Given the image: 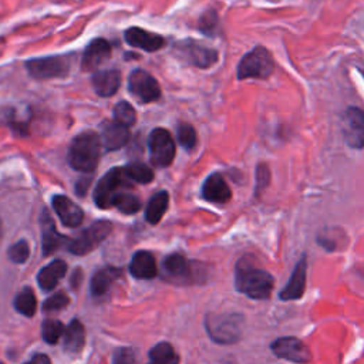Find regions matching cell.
Wrapping results in <instances>:
<instances>
[{
    "mask_svg": "<svg viewBox=\"0 0 364 364\" xmlns=\"http://www.w3.org/2000/svg\"><path fill=\"white\" fill-rule=\"evenodd\" d=\"M235 286L237 291L250 299L266 300L272 294L274 279L269 272L256 267L253 263L246 262L245 259H240L236 264Z\"/></svg>",
    "mask_w": 364,
    "mask_h": 364,
    "instance_id": "6da1fadb",
    "label": "cell"
},
{
    "mask_svg": "<svg viewBox=\"0 0 364 364\" xmlns=\"http://www.w3.org/2000/svg\"><path fill=\"white\" fill-rule=\"evenodd\" d=\"M101 155L100 135L94 131L78 134L68 146L67 159L73 169L84 173L95 171Z\"/></svg>",
    "mask_w": 364,
    "mask_h": 364,
    "instance_id": "7a4b0ae2",
    "label": "cell"
},
{
    "mask_svg": "<svg viewBox=\"0 0 364 364\" xmlns=\"http://www.w3.org/2000/svg\"><path fill=\"white\" fill-rule=\"evenodd\" d=\"M209 337L219 344H233L242 336L243 316L237 313H212L205 318Z\"/></svg>",
    "mask_w": 364,
    "mask_h": 364,
    "instance_id": "3957f363",
    "label": "cell"
},
{
    "mask_svg": "<svg viewBox=\"0 0 364 364\" xmlns=\"http://www.w3.org/2000/svg\"><path fill=\"white\" fill-rule=\"evenodd\" d=\"M274 63L263 46H256L253 50L246 53L237 64V80L259 78L264 80L272 75Z\"/></svg>",
    "mask_w": 364,
    "mask_h": 364,
    "instance_id": "277c9868",
    "label": "cell"
},
{
    "mask_svg": "<svg viewBox=\"0 0 364 364\" xmlns=\"http://www.w3.org/2000/svg\"><path fill=\"white\" fill-rule=\"evenodd\" d=\"M129 179L122 168H111L97 183L94 189V202L100 209L112 208L115 196L129 188Z\"/></svg>",
    "mask_w": 364,
    "mask_h": 364,
    "instance_id": "5b68a950",
    "label": "cell"
},
{
    "mask_svg": "<svg viewBox=\"0 0 364 364\" xmlns=\"http://www.w3.org/2000/svg\"><path fill=\"white\" fill-rule=\"evenodd\" d=\"M112 230V223L109 220H95L87 229H84L74 239H68L67 249L77 256L87 255L92 252L100 243H102Z\"/></svg>",
    "mask_w": 364,
    "mask_h": 364,
    "instance_id": "8992f818",
    "label": "cell"
},
{
    "mask_svg": "<svg viewBox=\"0 0 364 364\" xmlns=\"http://www.w3.org/2000/svg\"><path fill=\"white\" fill-rule=\"evenodd\" d=\"M26 67L30 75L38 80L61 78L70 73L71 55H50L33 58L26 63Z\"/></svg>",
    "mask_w": 364,
    "mask_h": 364,
    "instance_id": "52a82bcc",
    "label": "cell"
},
{
    "mask_svg": "<svg viewBox=\"0 0 364 364\" xmlns=\"http://www.w3.org/2000/svg\"><path fill=\"white\" fill-rule=\"evenodd\" d=\"M151 162L156 168H166L175 158V142L165 128H155L148 136Z\"/></svg>",
    "mask_w": 364,
    "mask_h": 364,
    "instance_id": "ba28073f",
    "label": "cell"
},
{
    "mask_svg": "<svg viewBox=\"0 0 364 364\" xmlns=\"http://www.w3.org/2000/svg\"><path fill=\"white\" fill-rule=\"evenodd\" d=\"M175 53L179 58L198 68H209L218 61V51L195 40L186 38L176 43Z\"/></svg>",
    "mask_w": 364,
    "mask_h": 364,
    "instance_id": "9c48e42d",
    "label": "cell"
},
{
    "mask_svg": "<svg viewBox=\"0 0 364 364\" xmlns=\"http://www.w3.org/2000/svg\"><path fill=\"white\" fill-rule=\"evenodd\" d=\"M128 90L141 102H154L161 97L158 81L145 70L135 68L128 77Z\"/></svg>",
    "mask_w": 364,
    "mask_h": 364,
    "instance_id": "30bf717a",
    "label": "cell"
},
{
    "mask_svg": "<svg viewBox=\"0 0 364 364\" xmlns=\"http://www.w3.org/2000/svg\"><path fill=\"white\" fill-rule=\"evenodd\" d=\"M161 272L164 279L172 283L186 284L193 282V266L185 256L179 253L168 255L162 260Z\"/></svg>",
    "mask_w": 364,
    "mask_h": 364,
    "instance_id": "8fae6325",
    "label": "cell"
},
{
    "mask_svg": "<svg viewBox=\"0 0 364 364\" xmlns=\"http://www.w3.org/2000/svg\"><path fill=\"white\" fill-rule=\"evenodd\" d=\"M272 353L283 360L293 363H307L311 360L309 347L296 337H280L270 344Z\"/></svg>",
    "mask_w": 364,
    "mask_h": 364,
    "instance_id": "7c38bea8",
    "label": "cell"
},
{
    "mask_svg": "<svg viewBox=\"0 0 364 364\" xmlns=\"http://www.w3.org/2000/svg\"><path fill=\"white\" fill-rule=\"evenodd\" d=\"M343 134L346 142L354 148L361 149L364 142V114L357 107H350L344 112Z\"/></svg>",
    "mask_w": 364,
    "mask_h": 364,
    "instance_id": "4fadbf2b",
    "label": "cell"
},
{
    "mask_svg": "<svg viewBox=\"0 0 364 364\" xmlns=\"http://www.w3.org/2000/svg\"><path fill=\"white\" fill-rule=\"evenodd\" d=\"M124 40L127 44L135 48H141L148 53L158 51L165 46V38L156 33L146 31L141 27H129L124 33Z\"/></svg>",
    "mask_w": 364,
    "mask_h": 364,
    "instance_id": "5bb4252c",
    "label": "cell"
},
{
    "mask_svg": "<svg viewBox=\"0 0 364 364\" xmlns=\"http://www.w3.org/2000/svg\"><path fill=\"white\" fill-rule=\"evenodd\" d=\"M111 57V44L105 38H94L84 50L81 58L82 71H94Z\"/></svg>",
    "mask_w": 364,
    "mask_h": 364,
    "instance_id": "9a60e30c",
    "label": "cell"
},
{
    "mask_svg": "<svg viewBox=\"0 0 364 364\" xmlns=\"http://www.w3.org/2000/svg\"><path fill=\"white\" fill-rule=\"evenodd\" d=\"M40 225H41V237H43V255L48 256L54 253L61 246H65L68 242V237L61 235L54 225L53 218L50 216L48 210L44 209L40 216Z\"/></svg>",
    "mask_w": 364,
    "mask_h": 364,
    "instance_id": "2e32d148",
    "label": "cell"
},
{
    "mask_svg": "<svg viewBox=\"0 0 364 364\" xmlns=\"http://www.w3.org/2000/svg\"><path fill=\"white\" fill-rule=\"evenodd\" d=\"M51 205L64 226L77 228L82 223L84 212L70 198H67L64 195H55L51 199Z\"/></svg>",
    "mask_w": 364,
    "mask_h": 364,
    "instance_id": "e0dca14e",
    "label": "cell"
},
{
    "mask_svg": "<svg viewBox=\"0 0 364 364\" xmlns=\"http://www.w3.org/2000/svg\"><path fill=\"white\" fill-rule=\"evenodd\" d=\"M129 139L128 127L121 125L117 121H104L101 124V145L105 151H118Z\"/></svg>",
    "mask_w": 364,
    "mask_h": 364,
    "instance_id": "ac0fdd59",
    "label": "cell"
},
{
    "mask_svg": "<svg viewBox=\"0 0 364 364\" xmlns=\"http://www.w3.org/2000/svg\"><path fill=\"white\" fill-rule=\"evenodd\" d=\"M306 272H307V262H306V255H303L300 260L296 263L286 287L279 293L280 300H284V301L297 300L303 296L306 289V274H307Z\"/></svg>",
    "mask_w": 364,
    "mask_h": 364,
    "instance_id": "d6986e66",
    "label": "cell"
},
{
    "mask_svg": "<svg viewBox=\"0 0 364 364\" xmlns=\"http://www.w3.org/2000/svg\"><path fill=\"white\" fill-rule=\"evenodd\" d=\"M202 196L208 202L219 205H223L230 199V189L220 172H213L203 181Z\"/></svg>",
    "mask_w": 364,
    "mask_h": 364,
    "instance_id": "ffe728a7",
    "label": "cell"
},
{
    "mask_svg": "<svg viewBox=\"0 0 364 364\" xmlns=\"http://www.w3.org/2000/svg\"><path fill=\"white\" fill-rule=\"evenodd\" d=\"M91 84L100 97H111L121 85V73L117 68L97 71L91 77Z\"/></svg>",
    "mask_w": 364,
    "mask_h": 364,
    "instance_id": "44dd1931",
    "label": "cell"
},
{
    "mask_svg": "<svg viewBox=\"0 0 364 364\" xmlns=\"http://www.w3.org/2000/svg\"><path fill=\"white\" fill-rule=\"evenodd\" d=\"M129 272L135 279H141V280L154 279L158 274L156 260L154 255L148 250H139L134 253L129 262Z\"/></svg>",
    "mask_w": 364,
    "mask_h": 364,
    "instance_id": "7402d4cb",
    "label": "cell"
},
{
    "mask_svg": "<svg viewBox=\"0 0 364 364\" xmlns=\"http://www.w3.org/2000/svg\"><path fill=\"white\" fill-rule=\"evenodd\" d=\"M122 270L119 267L114 266H104L98 269L90 283V291L94 297H101L108 293L114 282L121 276Z\"/></svg>",
    "mask_w": 364,
    "mask_h": 364,
    "instance_id": "603a6c76",
    "label": "cell"
},
{
    "mask_svg": "<svg viewBox=\"0 0 364 364\" xmlns=\"http://www.w3.org/2000/svg\"><path fill=\"white\" fill-rule=\"evenodd\" d=\"M65 273H67L65 262L61 259L53 260L51 263H48L47 266L40 269V272L37 274V283L41 287V290L50 291L65 276Z\"/></svg>",
    "mask_w": 364,
    "mask_h": 364,
    "instance_id": "cb8c5ba5",
    "label": "cell"
},
{
    "mask_svg": "<svg viewBox=\"0 0 364 364\" xmlns=\"http://www.w3.org/2000/svg\"><path fill=\"white\" fill-rule=\"evenodd\" d=\"M61 337L63 347L67 353H80L85 344V328L80 320L74 318L67 326V328H64Z\"/></svg>",
    "mask_w": 364,
    "mask_h": 364,
    "instance_id": "d4e9b609",
    "label": "cell"
},
{
    "mask_svg": "<svg viewBox=\"0 0 364 364\" xmlns=\"http://www.w3.org/2000/svg\"><path fill=\"white\" fill-rule=\"evenodd\" d=\"M169 205V195L166 191H159L151 196L145 208V219L151 225H156L165 215Z\"/></svg>",
    "mask_w": 364,
    "mask_h": 364,
    "instance_id": "484cf974",
    "label": "cell"
},
{
    "mask_svg": "<svg viewBox=\"0 0 364 364\" xmlns=\"http://www.w3.org/2000/svg\"><path fill=\"white\" fill-rule=\"evenodd\" d=\"M14 307L16 310L26 316V317H31L34 316L36 310H37V300L34 296V291L31 287H24L23 290H20L14 299Z\"/></svg>",
    "mask_w": 364,
    "mask_h": 364,
    "instance_id": "4316f807",
    "label": "cell"
},
{
    "mask_svg": "<svg viewBox=\"0 0 364 364\" xmlns=\"http://www.w3.org/2000/svg\"><path fill=\"white\" fill-rule=\"evenodd\" d=\"M148 355H149V361L158 363V364H172V363L179 361V357L175 353L173 347L166 341H162V343H158L156 346H154L149 350Z\"/></svg>",
    "mask_w": 364,
    "mask_h": 364,
    "instance_id": "83f0119b",
    "label": "cell"
},
{
    "mask_svg": "<svg viewBox=\"0 0 364 364\" xmlns=\"http://www.w3.org/2000/svg\"><path fill=\"white\" fill-rule=\"evenodd\" d=\"M125 176L136 183H149L154 179L152 169L142 164V162H129L127 166L122 168Z\"/></svg>",
    "mask_w": 364,
    "mask_h": 364,
    "instance_id": "f1b7e54d",
    "label": "cell"
},
{
    "mask_svg": "<svg viewBox=\"0 0 364 364\" xmlns=\"http://www.w3.org/2000/svg\"><path fill=\"white\" fill-rule=\"evenodd\" d=\"M112 206H115L121 213L132 215L141 209V199L136 195L124 189L115 196Z\"/></svg>",
    "mask_w": 364,
    "mask_h": 364,
    "instance_id": "f546056e",
    "label": "cell"
},
{
    "mask_svg": "<svg viewBox=\"0 0 364 364\" xmlns=\"http://www.w3.org/2000/svg\"><path fill=\"white\" fill-rule=\"evenodd\" d=\"M64 333V326L61 321L54 318H46L41 326V336L47 344H57Z\"/></svg>",
    "mask_w": 364,
    "mask_h": 364,
    "instance_id": "4dcf8cb0",
    "label": "cell"
},
{
    "mask_svg": "<svg viewBox=\"0 0 364 364\" xmlns=\"http://www.w3.org/2000/svg\"><path fill=\"white\" fill-rule=\"evenodd\" d=\"M114 121L119 122L124 127H132L136 121V114L134 107L127 101H119L114 107Z\"/></svg>",
    "mask_w": 364,
    "mask_h": 364,
    "instance_id": "1f68e13d",
    "label": "cell"
},
{
    "mask_svg": "<svg viewBox=\"0 0 364 364\" xmlns=\"http://www.w3.org/2000/svg\"><path fill=\"white\" fill-rule=\"evenodd\" d=\"M176 136L179 144L186 149L191 151L196 146L198 142V136H196V131L192 125L189 124H179L176 128Z\"/></svg>",
    "mask_w": 364,
    "mask_h": 364,
    "instance_id": "d6a6232c",
    "label": "cell"
},
{
    "mask_svg": "<svg viewBox=\"0 0 364 364\" xmlns=\"http://www.w3.org/2000/svg\"><path fill=\"white\" fill-rule=\"evenodd\" d=\"M218 23H219L218 14H216L215 10L210 9V10L205 11V13L200 16L198 26H199V30H200L203 34H206V36H215L216 31H218Z\"/></svg>",
    "mask_w": 364,
    "mask_h": 364,
    "instance_id": "836d02e7",
    "label": "cell"
},
{
    "mask_svg": "<svg viewBox=\"0 0 364 364\" xmlns=\"http://www.w3.org/2000/svg\"><path fill=\"white\" fill-rule=\"evenodd\" d=\"M68 303H70L68 296L64 291H58V293H54L53 296H50L43 303V311H46V313L58 311V310H63Z\"/></svg>",
    "mask_w": 364,
    "mask_h": 364,
    "instance_id": "e575fe53",
    "label": "cell"
},
{
    "mask_svg": "<svg viewBox=\"0 0 364 364\" xmlns=\"http://www.w3.org/2000/svg\"><path fill=\"white\" fill-rule=\"evenodd\" d=\"M30 256V247L26 240H20L10 246L9 259L14 263H24Z\"/></svg>",
    "mask_w": 364,
    "mask_h": 364,
    "instance_id": "d590c367",
    "label": "cell"
},
{
    "mask_svg": "<svg viewBox=\"0 0 364 364\" xmlns=\"http://www.w3.org/2000/svg\"><path fill=\"white\" fill-rule=\"evenodd\" d=\"M270 181V172L269 168L264 164H259L256 169V188H255V195L259 196L264 188L269 185Z\"/></svg>",
    "mask_w": 364,
    "mask_h": 364,
    "instance_id": "8d00e7d4",
    "label": "cell"
},
{
    "mask_svg": "<svg viewBox=\"0 0 364 364\" xmlns=\"http://www.w3.org/2000/svg\"><path fill=\"white\" fill-rule=\"evenodd\" d=\"M112 360H114V363H118V364L135 363V353L132 348H118L114 353Z\"/></svg>",
    "mask_w": 364,
    "mask_h": 364,
    "instance_id": "74e56055",
    "label": "cell"
},
{
    "mask_svg": "<svg viewBox=\"0 0 364 364\" xmlns=\"http://www.w3.org/2000/svg\"><path fill=\"white\" fill-rule=\"evenodd\" d=\"M91 178H92V175L88 176V178H82V179H80V181L77 182V185H75V192H77L78 196H84V195L87 193L88 186H90V182H91Z\"/></svg>",
    "mask_w": 364,
    "mask_h": 364,
    "instance_id": "f35d334b",
    "label": "cell"
},
{
    "mask_svg": "<svg viewBox=\"0 0 364 364\" xmlns=\"http://www.w3.org/2000/svg\"><path fill=\"white\" fill-rule=\"evenodd\" d=\"M81 280H82V272H81V269H75L74 273L71 274V280H70L71 282V287L77 289L80 286Z\"/></svg>",
    "mask_w": 364,
    "mask_h": 364,
    "instance_id": "ab89813d",
    "label": "cell"
},
{
    "mask_svg": "<svg viewBox=\"0 0 364 364\" xmlns=\"http://www.w3.org/2000/svg\"><path fill=\"white\" fill-rule=\"evenodd\" d=\"M30 361H33V363H50V358L44 354H36L34 357H31Z\"/></svg>",
    "mask_w": 364,
    "mask_h": 364,
    "instance_id": "60d3db41",
    "label": "cell"
},
{
    "mask_svg": "<svg viewBox=\"0 0 364 364\" xmlns=\"http://www.w3.org/2000/svg\"><path fill=\"white\" fill-rule=\"evenodd\" d=\"M1 237H3V229H1V220H0V243H1Z\"/></svg>",
    "mask_w": 364,
    "mask_h": 364,
    "instance_id": "b9f144b4",
    "label": "cell"
}]
</instances>
